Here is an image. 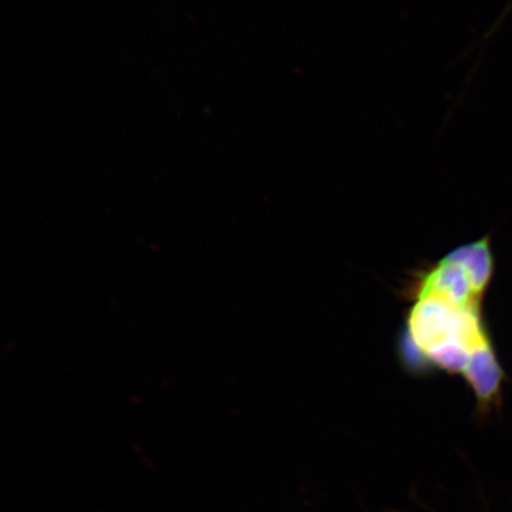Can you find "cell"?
<instances>
[{"instance_id": "obj_1", "label": "cell", "mask_w": 512, "mask_h": 512, "mask_svg": "<svg viewBox=\"0 0 512 512\" xmlns=\"http://www.w3.org/2000/svg\"><path fill=\"white\" fill-rule=\"evenodd\" d=\"M494 274L488 236L415 270L402 292L408 307L396 349L409 374L462 376L483 415L501 403L504 382L484 319Z\"/></svg>"}]
</instances>
